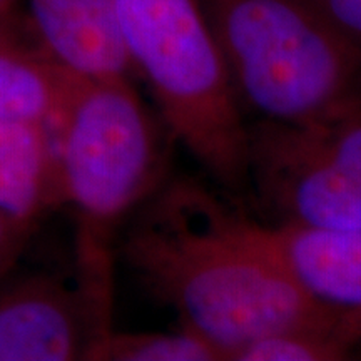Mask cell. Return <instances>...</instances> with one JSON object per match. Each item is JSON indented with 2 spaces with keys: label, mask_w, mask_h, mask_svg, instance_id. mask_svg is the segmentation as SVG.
<instances>
[{
  "label": "cell",
  "mask_w": 361,
  "mask_h": 361,
  "mask_svg": "<svg viewBox=\"0 0 361 361\" xmlns=\"http://www.w3.org/2000/svg\"><path fill=\"white\" fill-rule=\"evenodd\" d=\"M111 316V246L78 238L74 276L37 273L0 291V361H92Z\"/></svg>",
  "instance_id": "cell-6"
},
{
  "label": "cell",
  "mask_w": 361,
  "mask_h": 361,
  "mask_svg": "<svg viewBox=\"0 0 361 361\" xmlns=\"http://www.w3.org/2000/svg\"><path fill=\"white\" fill-rule=\"evenodd\" d=\"M72 75L42 49L22 44L0 25V121L52 124Z\"/></svg>",
  "instance_id": "cell-10"
},
{
  "label": "cell",
  "mask_w": 361,
  "mask_h": 361,
  "mask_svg": "<svg viewBox=\"0 0 361 361\" xmlns=\"http://www.w3.org/2000/svg\"><path fill=\"white\" fill-rule=\"evenodd\" d=\"M134 72L176 142L234 201L250 200L247 123L201 0H114Z\"/></svg>",
  "instance_id": "cell-2"
},
{
  "label": "cell",
  "mask_w": 361,
  "mask_h": 361,
  "mask_svg": "<svg viewBox=\"0 0 361 361\" xmlns=\"http://www.w3.org/2000/svg\"><path fill=\"white\" fill-rule=\"evenodd\" d=\"M241 207L201 180L169 176L141 206L121 246L149 295L223 361L259 338L343 313L293 281L268 226Z\"/></svg>",
  "instance_id": "cell-1"
},
{
  "label": "cell",
  "mask_w": 361,
  "mask_h": 361,
  "mask_svg": "<svg viewBox=\"0 0 361 361\" xmlns=\"http://www.w3.org/2000/svg\"><path fill=\"white\" fill-rule=\"evenodd\" d=\"M346 318H348V323L351 329H353L355 336L358 338V341L361 343V310L346 311Z\"/></svg>",
  "instance_id": "cell-15"
},
{
  "label": "cell",
  "mask_w": 361,
  "mask_h": 361,
  "mask_svg": "<svg viewBox=\"0 0 361 361\" xmlns=\"http://www.w3.org/2000/svg\"><path fill=\"white\" fill-rule=\"evenodd\" d=\"M247 171L266 223L361 228V96L305 123H247Z\"/></svg>",
  "instance_id": "cell-5"
},
{
  "label": "cell",
  "mask_w": 361,
  "mask_h": 361,
  "mask_svg": "<svg viewBox=\"0 0 361 361\" xmlns=\"http://www.w3.org/2000/svg\"><path fill=\"white\" fill-rule=\"evenodd\" d=\"M40 49L82 78L135 74L117 24L114 0H27Z\"/></svg>",
  "instance_id": "cell-7"
},
{
  "label": "cell",
  "mask_w": 361,
  "mask_h": 361,
  "mask_svg": "<svg viewBox=\"0 0 361 361\" xmlns=\"http://www.w3.org/2000/svg\"><path fill=\"white\" fill-rule=\"evenodd\" d=\"M61 206L51 124L0 121V213L32 229Z\"/></svg>",
  "instance_id": "cell-9"
},
{
  "label": "cell",
  "mask_w": 361,
  "mask_h": 361,
  "mask_svg": "<svg viewBox=\"0 0 361 361\" xmlns=\"http://www.w3.org/2000/svg\"><path fill=\"white\" fill-rule=\"evenodd\" d=\"M51 129L59 202L78 214V236L109 243L169 178L174 135L128 78L72 75Z\"/></svg>",
  "instance_id": "cell-4"
},
{
  "label": "cell",
  "mask_w": 361,
  "mask_h": 361,
  "mask_svg": "<svg viewBox=\"0 0 361 361\" xmlns=\"http://www.w3.org/2000/svg\"><path fill=\"white\" fill-rule=\"evenodd\" d=\"M360 345L343 311L333 322L259 338L239 348L229 361H343L355 358Z\"/></svg>",
  "instance_id": "cell-11"
},
{
  "label": "cell",
  "mask_w": 361,
  "mask_h": 361,
  "mask_svg": "<svg viewBox=\"0 0 361 361\" xmlns=\"http://www.w3.org/2000/svg\"><path fill=\"white\" fill-rule=\"evenodd\" d=\"M92 361H223L211 343L194 333H117L112 329Z\"/></svg>",
  "instance_id": "cell-12"
},
{
  "label": "cell",
  "mask_w": 361,
  "mask_h": 361,
  "mask_svg": "<svg viewBox=\"0 0 361 361\" xmlns=\"http://www.w3.org/2000/svg\"><path fill=\"white\" fill-rule=\"evenodd\" d=\"M16 2L17 0H0V20H2L4 17L11 12V8L13 7V4Z\"/></svg>",
  "instance_id": "cell-16"
},
{
  "label": "cell",
  "mask_w": 361,
  "mask_h": 361,
  "mask_svg": "<svg viewBox=\"0 0 361 361\" xmlns=\"http://www.w3.org/2000/svg\"><path fill=\"white\" fill-rule=\"evenodd\" d=\"M243 112L318 119L361 96V52L310 0H201Z\"/></svg>",
  "instance_id": "cell-3"
},
{
  "label": "cell",
  "mask_w": 361,
  "mask_h": 361,
  "mask_svg": "<svg viewBox=\"0 0 361 361\" xmlns=\"http://www.w3.org/2000/svg\"><path fill=\"white\" fill-rule=\"evenodd\" d=\"M32 229L13 223L0 213V279L11 271L24 251Z\"/></svg>",
  "instance_id": "cell-14"
},
{
  "label": "cell",
  "mask_w": 361,
  "mask_h": 361,
  "mask_svg": "<svg viewBox=\"0 0 361 361\" xmlns=\"http://www.w3.org/2000/svg\"><path fill=\"white\" fill-rule=\"evenodd\" d=\"M266 226L283 266L306 295L336 310H361V228Z\"/></svg>",
  "instance_id": "cell-8"
},
{
  "label": "cell",
  "mask_w": 361,
  "mask_h": 361,
  "mask_svg": "<svg viewBox=\"0 0 361 361\" xmlns=\"http://www.w3.org/2000/svg\"><path fill=\"white\" fill-rule=\"evenodd\" d=\"M313 7L361 52V0H310Z\"/></svg>",
  "instance_id": "cell-13"
}]
</instances>
